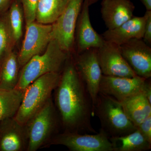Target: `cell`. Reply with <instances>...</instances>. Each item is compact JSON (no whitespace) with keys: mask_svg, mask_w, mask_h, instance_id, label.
Here are the masks:
<instances>
[{"mask_svg":"<svg viewBox=\"0 0 151 151\" xmlns=\"http://www.w3.org/2000/svg\"><path fill=\"white\" fill-rule=\"evenodd\" d=\"M8 21L11 34L15 43L19 41L22 35L24 14L22 8L17 1L12 3L7 12Z\"/></svg>","mask_w":151,"mask_h":151,"instance_id":"603a6c76","label":"cell"},{"mask_svg":"<svg viewBox=\"0 0 151 151\" xmlns=\"http://www.w3.org/2000/svg\"><path fill=\"white\" fill-rule=\"evenodd\" d=\"M61 73L45 74L35 80L24 90L19 108L14 117L20 124L26 125L52 98Z\"/></svg>","mask_w":151,"mask_h":151,"instance_id":"3957f363","label":"cell"},{"mask_svg":"<svg viewBox=\"0 0 151 151\" xmlns=\"http://www.w3.org/2000/svg\"><path fill=\"white\" fill-rule=\"evenodd\" d=\"M28 144L26 125L20 124L14 117L0 122V151H27Z\"/></svg>","mask_w":151,"mask_h":151,"instance_id":"5bb4252c","label":"cell"},{"mask_svg":"<svg viewBox=\"0 0 151 151\" xmlns=\"http://www.w3.org/2000/svg\"><path fill=\"white\" fill-rule=\"evenodd\" d=\"M18 55L12 51L0 67V89L11 90L16 87L19 77Z\"/></svg>","mask_w":151,"mask_h":151,"instance_id":"d6986e66","label":"cell"},{"mask_svg":"<svg viewBox=\"0 0 151 151\" xmlns=\"http://www.w3.org/2000/svg\"><path fill=\"white\" fill-rule=\"evenodd\" d=\"M15 43L5 12L0 14V67L6 58L13 51Z\"/></svg>","mask_w":151,"mask_h":151,"instance_id":"7402d4cb","label":"cell"},{"mask_svg":"<svg viewBox=\"0 0 151 151\" xmlns=\"http://www.w3.org/2000/svg\"><path fill=\"white\" fill-rule=\"evenodd\" d=\"M98 1L99 0H88V2H89V6H91L97 3Z\"/></svg>","mask_w":151,"mask_h":151,"instance_id":"f546056e","label":"cell"},{"mask_svg":"<svg viewBox=\"0 0 151 151\" xmlns=\"http://www.w3.org/2000/svg\"><path fill=\"white\" fill-rule=\"evenodd\" d=\"M83 2L84 0H69L62 13L52 24V39L68 53L74 46L76 27Z\"/></svg>","mask_w":151,"mask_h":151,"instance_id":"8992f818","label":"cell"},{"mask_svg":"<svg viewBox=\"0 0 151 151\" xmlns=\"http://www.w3.org/2000/svg\"><path fill=\"white\" fill-rule=\"evenodd\" d=\"M60 123L52 98L26 124L28 135L27 151H36L46 144Z\"/></svg>","mask_w":151,"mask_h":151,"instance_id":"5b68a950","label":"cell"},{"mask_svg":"<svg viewBox=\"0 0 151 151\" xmlns=\"http://www.w3.org/2000/svg\"><path fill=\"white\" fill-rule=\"evenodd\" d=\"M55 90V105L64 132L96 134L91 124L92 100L76 67L68 58Z\"/></svg>","mask_w":151,"mask_h":151,"instance_id":"6da1fadb","label":"cell"},{"mask_svg":"<svg viewBox=\"0 0 151 151\" xmlns=\"http://www.w3.org/2000/svg\"><path fill=\"white\" fill-rule=\"evenodd\" d=\"M69 54L63 50L56 41L52 40L43 53L33 57L22 67L15 88L24 90L45 74L61 73Z\"/></svg>","mask_w":151,"mask_h":151,"instance_id":"7a4b0ae2","label":"cell"},{"mask_svg":"<svg viewBox=\"0 0 151 151\" xmlns=\"http://www.w3.org/2000/svg\"><path fill=\"white\" fill-rule=\"evenodd\" d=\"M146 17L133 16L120 26L108 29L102 36L105 41L120 46L134 39H143Z\"/></svg>","mask_w":151,"mask_h":151,"instance_id":"2e32d148","label":"cell"},{"mask_svg":"<svg viewBox=\"0 0 151 151\" xmlns=\"http://www.w3.org/2000/svg\"><path fill=\"white\" fill-rule=\"evenodd\" d=\"M24 90L0 89V122L14 117L21 104Z\"/></svg>","mask_w":151,"mask_h":151,"instance_id":"44dd1931","label":"cell"},{"mask_svg":"<svg viewBox=\"0 0 151 151\" xmlns=\"http://www.w3.org/2000/svg\"><path fill=\"white\" fill-rule=\"evenodd\" d=\"M109 139L113 151H146L151 149V144L137 129L128 134Z\"/></svg>","mask_w":151,"mask_h":151,"instance_id":"ac0fdd59","label":"cell"},{"mask_svg":"<svg viewBox=\"0 0 151 151\" xmlns=\"http://www.w3.org/2000/svg\"><path fill=\"white\" fill-rule=\"evenodd\" d=\"M26 24L35 21L39 0H20Z\"/></svg>","mask_w":151,"mask_h":151,"instance_id":"cb8c5ba5","label":"cell"},{"mask_svg":"<svg viewBox=\"0 0 151 151\" xmlns=\"http://www.w3.org/2000/svg\"><path fill=\"white\" fill-rule=\"evenodd\" d=\"M144 5L146 10L151 11V0H140Z\"/></svg>","mask_w":151,"mask_h":151,"instance_id":"f1b7e54d","label":"cell"},{"mask_svg":"<svg viewBox=\"0 0 151 151\" xmlns=\"http://www.w3.org/2000/svg\"><path fill=\"white\" fill-rule=\"evenodd\" d=\"M93 113L100 120L101 129L109 138L124 136L137 129L121 103L111 96L99 92Z\"/></svg>","mask_w":151,"mask_h":151,"instance_id":"277c9868","label":"cell"},{"mask_svg":"<svg viewBox=\"0 0 151 151\" xmlns=\"http://www.w3.org/2000/svg\"><path fill=\"white\" fill-rule=\"evenodd\" d=\"M69 0H39L35 21L43 24H52L65 9Z\"/></svg>","mask_w":151,"mask_h":151,"instance_id":"ffe728a7","label":"cell"},{"mask_svg":"<svg viewBox=\"0 0 151 151\" xmlns=\"http://www.w3.org/2000/svg\"><path fill=\"white\" fill-rule=\"evenodd\" d=\"M120 103L127 117L136 127L151 116V103L142 92L134 94Z\"/></svg>","mask_w":151,"mask_h":151,"instance_id":"e0dca14e","label":"cell"},{"mask_svg":"<svg viewBox=\"0 0 151 151\" xmlns=\"http://www.w3.org/2000/svg\"><path fill=\"white\" fill-rule=\"evenodd\" d=\"M146 140L151 144V116L137 127Z\"/></svg>","mask_w":151,"mask_h":151,"instance_id":"d4e9b609","label":"cell"},{"mask_svg":"<svg viewBox=\"0 0 151 151\" xmlns=\"http://www.w3.org/2000/svg\"><path fill=\"white\" fill-rule=\"evenodd\" d=\"M135 8L131 0H103L101 13L108 29L116 28L132 18Z\"/></svg>","mask_w":151,"mask_h":151,"instance_id":"9a60e30c","label":"cell"},{"mask_svg":"<svg viewBox=\"0 0 151 151\" xmlns=\"http://www.w3.org/2000/svg\"><path fill=\"white\" fill-rule=\"evenodd\" d=\"M52 24L34 21L26 24L25 35L18 59L22 67L33 57L45 50L52 38Z\"/></svg>","mask_w":151,"mask_h":151,"instance_id":"ba28073f","label":"cell"},{"mask_svg":"<svg viewBox=\"0 0 151 151\" xmlns=\"http://www.w3.org/2000/svg\"><path fill=\"white\" fill-rule=\"evenodd\" d=\"M142 93L147 97L149 102L151 103V78L146 79L143 87Z\"/></svg>","mask_w":151,"mask_h":151,"instance_id":"4316f807","label":"cell"},{"mask_svg":"<svg viewBox=\"0 0 151 151\" xmlns=\"http://www.w3.org/2000/svg\"><path fill=\"white\" fill-rule=\"evenodd\" d=\"M88 0H84L76 23L75 32L76 52L80 54L91 48H100L105 41L94 29L90 21Z\"/></svg>","mask_w":151,"mask_h":151,"instance_id":"4fadbf2b","label":"cell"},{"mask_svg":"<svg viewBox=\"0 0 151 151\" xmlns=\"http://www.w3.org/2000/svg\"><path fill=\"white\" fill-rule=\"evenodd\" d=\"M97 55L103 75L129 78L137 76L124 59L118 45L105 41L97 49Z\"/></svg>","mask_w":151,"mask_h":151,"instance_id":"8fae6325","label":"cell"},{"mask_svg":"<svg viewBox=\"0 0 151 151\" xmlns=\"http://www.w3.org/2000/svg\"><path fill=\"white\" fill-rule=\"evenodd\" d=\"M146 17L145 32L143 40L149 45H151V11H146L145 14Z\"/></svg>","mask_w":151,"mask_h":151,"instance_id":"484cf974","label":"cell"},{"mask_svg":"<svg viewBox=\"0 0 151 151\" xmlns=\"http://www.w3.org/2000/svg\"><path fill=\"white\" fill-rule=\"evenodd\" d=\"M119 46L124 59L136 75L151 77V48L142 39H134Z\"/></svg>","mask_w":151,"mask_h":151,"instance_id":"30bf717a","label":"cell"},{"mask_svg":"<svg viewBox=\"0 0 151 151\" xmlns=\"http://www.w3.org/2000/svg\"><path fill=\"white\" fill-rule=\"evenodd\" d=\"M50 143L65 146L71 151H113L109 137L101 129L94 134L63 132L55 135Z\"/></svg>","mask_w":151,"mask_h":151,"instance_id":"52a82bcc","label":"cell"},{"mask_svg":"<svg viewBox=\"0 0 151 151\" xmlns=\"http://www.w3.org/2000/svg\"><path fill=\"white\" fill-rule=\"evenodd\" d=\"M11 0H0V14L6 12Z\"/></svg>","mask_w":151,"mask_h":151,"instance_id":"83f0119b","label":"cell"},{"mask_svg":"<svg viewBox=\"0 0 151 151\" xmlns=\"http://www.w3.org/2000/svg\"><path fill=\"white\" fill-rule=\"evenodd\" d=\"M146 79L138 76L129 78L103 75L99 92L121 102L134 94L142 92Z\"/></svg>","mask_w":151,"mask_h":151,"instance_id":"7c38bea8","label":"cell"},{"mask_svg":"<svg viewBox=\"0 0 151 151\" xmlns=\"http://www.w3.org/2000/svg\"><path fill=\"white\" fill-rule=\"evenodd\" d=\"M73 60L76 69L91 97L94 109L103 75L97 58V49H90L76 54Z\"/></svg>","mask_w":151,"mask_h":151,"instance_id":"9c48e42d","label":"cell"}]
</instances>
